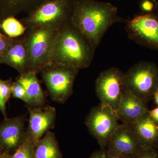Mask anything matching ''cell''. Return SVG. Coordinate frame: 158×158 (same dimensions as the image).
Wrapping results in <instances>:
<instances>
[{
	"mask_svg": "<svg viewBox=\"0 0 158 158\" xmlns=\"http://www.w3.org/2000/svg\"><path fill=\"white\" fill-rule=\"evenodd\" d=\"M62 154L55 133L49 131L34 147V158H62Z\"/></svg>",
	"mask_w": 158,
	"mask_h": 158,
	"instance_id": "cell-17",
	"label": "cell"
},
{
	"mask_svg": "<svg viewBox=\"0 0 158 158\" xmlns=\"http://www.w3.org/2000/svg\"><path fill=\"white\" fill-rule=\"evenodd\" d=\"M110 152V158H133L131 156L121 154L117 153L112 152L109 151Z\"/></svg>",
	"mask_w": 158,
	"mask_h": 158,
	"instance_id": "cell-28",
	"label": "cell"
},
{
	"mask_svg": "<svg viewBox=\"0 0 158 158\" xmlns=\"http://www.w3.org/2000/svg\"><path fill=\"white\" fill-rule=\"evenodd\" d=\"M125 87L124 73L116 67L102 72L95 81L96 93L100 103L117 112Z\"/></svg>",
	"mask_w": 158,
	"mask_h": 158,
	"instance_id": "cell-8",
	"label": "cell"
},
{
	"mask_svg": "<svg viewBox=\"0 0 158 158\" xmlns=\"http://www.w3.org/2000/svg\"><path fill=\"white\" fill-rule=\"evenodd\" d=\"M150 116L157 122L158 123V106L152 110H148Z\"/></svg>",
	"mask_w": 158,
	"mask_h": 158,
	"instance_id": "cell-27",
	"label": "cell"
},
{
	"mask_svg": "<svg viewBox=\"0 0 158 158\" xmlns=\"http://www.w3.org/2000/svg\"><path fill=\"white\" fill-rule=\"evenodd\" d=\"M5 153L4 150H3V148H2V147H1V145H0V156H2V155H3V154Z\"/></svg>",
	"mask_w": 158,
	"mask_h": 158,
	"instance_id": "cell-32",
	"label": "cell"
},
{
	"mask_svg": "<svg viewBox=\"0 0 158 158\" xmlns=\"http://www.w3.org/2000/svg\"><path fill=\"white\" fill-rule=\"evenodd\" d=\"M29 124L27 129V139L35 146L38 141L55 127L56 110L50 106L32 107L28 106Z\"/></svg>",
	"mask_w": 158,
	"mask_h": 158,
	"instance_id": "cell-10",
	"label": "cell"
},
{
	"mask_svg": "<svg viewBox=\"0 0 158 158\" xmlns=\"http://www.w3.org/2000/svg\"><path fill=\"white\" fill-rule=\"evenodd\" d=\"M37 73L32 71L20 74L16 81L20 83L25 89L28 102V106H42L45 103V97L37 77Z\"/></svg>",
	"mask_w": 158,
	"mask_h": 158,
	"instance_id": "cell-16",
	"label": "cell"
},
{
	"mask_svg": "<svg viewBox=\"0 0 158 158\" xmlns=\"http://www.w3.org/2000/svg\"><path fill=\"white\" fill-rule=\"evenodd\" d=\"M109 151L134 157L141 148L137 137L129 125L119 124L108 143Z\"/></svg>",
	"mask_w": 158,
	"mask_h": 158,
	"instance_id": "cell-12",
	"label": "cell"
},
{
	"mask_svg": "<svg viewBox=\"0 0 158 158\" xmlns=\"http://www.w3.org/2000/svg\"><path fill=\"white\" fill-rule=\"evenodd\" d=\"M133 158H158V149L143 148Z\"/></svg>",
	"mask_w": 158,
	"mask_h": 158,
	"instance_id": "cell-23",
	"label": "cell"
},
{
	"mask_svg": "<svg viewBox=\"0 0 158 158\" xmlns=\"http://www.w3.org/2000/svg\"><path fill=\"white\" fill-rule=\"evenodd\" d=\"M119 118L117 111L107 105L94 107L85 118L88 131L96 139L100 149H106L110 138L118 127Z\"/></svg>",
	"mask_w": 158,
	"mask_h": 158,
	"instance_id": "cell-7",
	"label": "cell"
},
{
	"mask_svg": "<svg viewBox=\"0 0 158 158\" xmlns=\"http://www.w3.org/2000/svg\"><path fill=\"white\" fill-rule=\"evenodd\" d=\"M9 156V155L7 154L6 153H5L2 156H0V158H8Z\"/></svg>",
	"mask_w": 158,
	"mask_h": 158,
	"instance_id": "cell-31",
	"label": "cell"
},
{
	"mask_svg": "<svg viewBox=\"0 0 158 158\" xmlns=\"http://www.w3.org/2000/svg\"><path fill=\"white\" fill-rule=\"evenodd\" d=\"M13 82L12 78L7 80L0 78V111L5 118L7 117L6 105L11 96Z\"/></svg>",
	"mask_w": 158,
	"mask_h": 158,
	"instance_id": "cell-19",
	"label": "cell"
},
{
	"mask_svg": "<svg viewBox=\"0 0 158 158\" xmlns=\"http://www.w3.org/2000/svg\"><path fill=\"white\" fill-rule=\"evenodd\" d=\"M0 28H1V23H0Z\"/></svg>",
	"mask_w": 158,
	"mask_h": 158,
	"instance_id": "cell-33",
	"label": "cell"
},
{
	"mask_svg": "<svg viewBox=\"0 0 158 158\" xmlns=\"http://www.w3.org/2000/svg\"><path fill=\"white\" fill-rule=\"evenodd\" d=\"M148 111L128 125L135 135L142 149H158V123L150 116Z\"/></svg>",
	"mask_w": 158,
	"mask_h": 158,
	"instance_id": "cell-14",
	"label": "cell"
},
{
	"mask_svg": "<svg viewBox=\"0 0 158 158\" xmlns=\"http://www.w3.org/2000/svg\"><path fill=\"white\" fill-rule=\"evenodd\" d=\"M25 116L7 117L0 123V145L4 152L11 155L27 138Z\"/></svg>",
	"mask_w": 158,
	"mask_h": 158,
	"instance_id": "cell-11",
	"label": "cell"
},
{
	"mask_svg": "<svg viewBox=\"0 0 158 158\" xmlns=\"http://www.w3.org/2000/svg\"><path fill=\"white\" fill-rule=\"evenodd\" d=\"M34 146L26 138L25 141L14 153L8 158H34Z\"/></svg>",
	"mask_w": 158,
	"mask_h": 158,
	"instance_id": "cell-20",
	"label": "cell"
},
{
	"mask_svg": "<svg viewBox=\"0 0 158 158\" xmlns=\"http://www.w3.org/2000/svg\"><path fill=\"white\" fill-rule=\"evenodd\" d=\"M74 0H48L21 20L27 29L50 27L60 29L70 23Z\"/></svg>",
	"mask_w": 158,
	"mask_h": 158,
	"instance_id": "cell-4",
	"label": "cell"
},
{
	"mask_svg": "<svg viewBox=\"0 0 158 158\" xmlns=\"http://www.w3.org/2000/svg\"><path fill=\"white\" fill-rule=\"evenodd\" d=\"M95 50L69 23L59 30L50 64L64 65L79 70L88 68L93 60Z\"/></svg>",
	"mask_w": 158,
	"mask_h": 158,
	"instance_id": "cell-2",
	"label": "cell"
},
{
	"mask_svg": "<svg viewBox=\"0 0 158 158\" xmlns=\"http://www.w3.org/2000/svg\"><path fill=\"white\" fill-rule=\"evenodd\" d=\"M1 28L8 37L11 38L20 37L25 33L27 28L20 21L14 16L7 18L1 23Z\"/></svg>",
	"mask_w": 158,
	"mask_h": 158,
	"instance_id": "cell-18",
	"label": "cell"
},
{
	"mask_svg": "<svg viewBox=\"0 0 158 158\" xmlns=\"http://www.w3.org/2000/svg\"><path fill=\"white\" fill-rule=\"evenodd\" d=\"M127 21L118 15L117 8L111 3L74 0L70 23L95 50L110 27Z\"/></svg>",
	"mask_w": 158,
	"mask_h": 158,
	"instance_id": "cell-1",
	"label": "cell"
},
{
	"mask_svg": "<svg viewBox=\"0 0 158 158\" xmlns=\"http://www.w3.org/2000/svg\"><path fill=\"white\" fill-rule=\"evenodd\" d=\"M126 88L148 103L158 88V67L153 62L141 61L124 73Z\"/></svg>",
	"mask_w": 158,
	"mask_h": 158,
	"instance_id": "cell-5",
	"label": "cell"
},
{
	"mask_svg": "<svg viewBox=\"0 0 158 158\" xmlns=\"http://www.w3.org/2000/svg\"><path fill=\"white\" fill-rule=\"evenodd\" d=\"M0 63L14 68L19 74L30 71V56L24 35L13 38L9 48L0 57Z\"/></svg>",
	"mask_w": 158,
	"mask_h": 158,
	"instance_id": "cell-13",
	"label": "cell"
},
{
	"mask_svg": "<svg viewBox=\"0 0 158 158\" xmlns=\"http://www.w3.org/2000/svg\"><path fill=\"white\" fill-rule=\"evenodd\" d=\"M155 6V11H156L157 14L158 15V0H152Z\"/></svg>",
	"mask_w": 158,
	"mask_h": 158,
	"instance_id": "cell-30",
	"label": "cell"
},
{
	"mask_svg": "<svg viewBox=\"0 0 158 158\" xmlns=\"http://www.w3.org/2000/svg\"><path fill=\"white\" fill-rule=\"evenodd\" d=\"M88 158H110V152L107 149L95 151Z\"/></svg>",
	"mask_w": 158,
	"mask_h": 158,
	"instance_id": "cell-26",
	"label": "cell"
},
{
	"mask_svg": "<svg viewBox=\"0 0 158 158\" xmlns=\"http://www.w3.org/2000/svg\"><path fill=\"white\" fill-rule=\"evenodd\" d=\"M18 9L20 12L33 11L41 3L48 0H14Z\"/></svg>",
	"mask_w": 158,
	"mask_h": 158,
	"instance_id": "cell-21",
	"label": "cell"
},
{
	"mask_svg": "<svg viewBox=\"0 0 158 158\" xmlns=\"http://www.w3.org/2000/svg\"><path fill=\"white\" fill-rule=\"evenodd\" d=\"M140 7L143 14H149L155 11V6L152 0H142Z\"/></svg>",
	"mask_w": 158,
	"mask_h": 158,
	"instance_id": "cell-25",
	"label": "cell"
},
{
	"mask_svg": "<svg viewBox=\"0 0 158 158\" xmlns=\"http://www.w3.org/2000/svg\"><path fill=\"white\" fill-rule=\"evenodd\" d=\"M149 110L148 103L133 94L125 87L117 113L119 120L122 123L130 124Z\"/></svg>",
	"mask_w": 158,
	"mask_h": 158,
	"instance_id": "cell-15",
	"label": "cell"
},
{
	"mask_svg": "<svg viewBox=\"0 0 158 158\" xmlns=\"http://www.w3.org/2000/svg\"><path fill=\"white\" fill-rule=\"evenodd\" d=\"M125 29L130 39L141 46L158 50V15H138L127 20Z\"/></svg>",
	"mask_w": 158,
	"mask_h": 158,
	"instance_id": "cell-9",
	"label": "cell"
},
{
	"mask_svg": "<svg viewBox=\"0 0 158 158\" xmlns=\"http://www.w3.org/2000/svg\"><path fill=\"white\" fill-rule=\"evenodd\" d=\"M79 69L58 64H50L40 72L51 99L63 104L71 96Z\"/></svg>",
	"mask_w": 158,
	"mask_h": 158,
	"instance_id": "cell-6",
	"label": "cell"
},
{
	"mask_svg": "<svg viewBox=\"0 0 158 158\" xmlns=\"http://www.w3.org/2000/svg\"><path fill=\"white\" fill-rule=\"evenodd\" d=\"M13 38L3 35L0 32V57L6 52L12 42Z\"/></svg>",
	"mask_w": 158,
	"mask_h": 158,
	"instance_id": "cell-24",
	"label": "cell"
},
{
	"mask_svg": "<svg viewBox=\"0 0 158 158\" xmlns=\"http://www.w3.org/2000/svg\"><path fill=\"white\" fill-rule=\"evenodd\" d=\"M60 29L50 27H32L23 34L28 49L30 71L40 73L51 63Z\"/></svg>",
	"mask_w": 158,
	"mask_h": 158,
	"instance_id": "cell-3",
	"label": "cell"
},
{
	"mask_svg": "<svg viewBox=\"0 0 158 158\" xmlns=\"http://www.w3.org/2000/svg\"><path fill=\"white\" fill-rule=\"evenodd\" d=\"M11 95L15 98L19 99L27 104L28 102L27 95L25 89L19 82H13L11 88Z\"/></svg>",
	"mask_w": 158,
	"mask_h": 158,
	"instance_id": "cell-22",
	"label": "cell"
},
{
	"mask_svg": "<svg viewBox=\"0 0 158 158\" xmlns=\"http://www.w3.org/2000/svg\"><path fill=\"white\" fill-rule=\"evenodd\" d=\"M153 99H154V101L155 104L158 106V88L154 94Z\"/></svg>",
	"mask_w": 158,
	"mask_h": 158,
	"instance_id": "cell-29",
	"label": "cell"
}]
</instances>
